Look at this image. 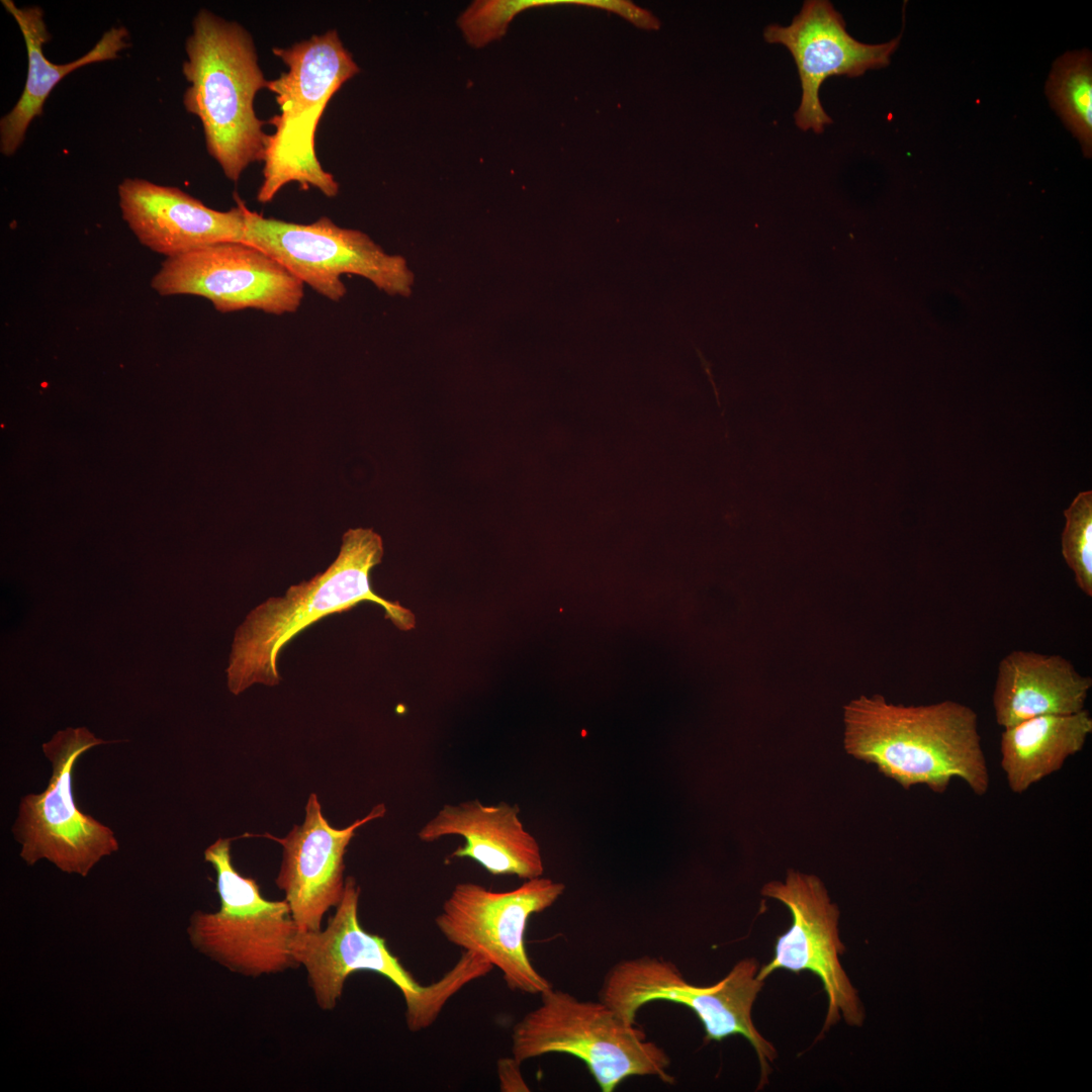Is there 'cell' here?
Here are the masks:
<instances>
[{"mask_svg":"<svg viewBox=\"0 0 1092 1092\" xmlns=\"http://www.w3.org/2000/svg\"><path fill=\"white\" fill-rule=\"evenodd\" d=\"M843 722L845 751L905 790L923 785L943 794L960 779L977 796L988 792L978 715L965 704L905 706L882 695L860 696L844 706Z\"/></svg>","mask_w":1092,"mask_h":1092,"instance_id":"obj_1","label":"cell"},{"mask_svg":"<svg viewBox=\"0 0 1092 1092\" xmlns=\"http://www.w3.org/2000/svg\"><path fill=\"white\" fill-rule=\"evenodd\" d=\"M382 556L377 533L350 529L343 535L339 555L324 572L255 607L235 632L225 670L230 692L237 696L253 685H279L277 662L283 647L310 625L362 602L379 605L399 630L413 629L414 614L378 596L371 586V570Z\"/></svg>","mask_w":1092,"mask_h":1092,"instance_id":"obj_2","label":"cell"},{"mask_svg":"<svg viewBox=\"0 0 1092 1092\" xmlns=\"http://www.w3.org/2000/svg\"><path fill=\"white\" fill-rule=\"evenodd\" d=\"M185 52L183 105L200 120L207 153L237 182L247 167L263 160L268 136L254 109L268 81L253 38L238 22L200 9Z\"/></svg>","mask_w":1092,"mask_h":1092,"instance_id":"obj_3","label":"cell"},{"mask_svg":"<svg viewBox=\"0 0 1092 1092\" xmlns=\"http://www.w3.org/2000/svg\"><path fill=\"white\" fill-rule=\"evenodd\" d=\"M273 54L287 71L267 85L279 113L270 119L274 131L266 140L257 200L268 203L293 182L301 189L313 187L327 197H335L339 184L317 160L314 135L327 104L359 67L336 29L288 48H274Z\"/></svg>","mask_w":1092,"mask_h":1092,"instance_id":"obj_4","label":"cell"},{"mask_svg":"<svg viewBox=\"0 0 1092 1092\" xmlns=\"http://www.w3.org/2000/svg\"><path fill=\"white\" fill-rule=\"evenodd\" d=\"M360 887L347 877L344 895L327 926L316 931H296L290 949L307 975L316 1005L324 1011L336 1008L350 975L370 971L388 979L405 1003V1021L413 1032L434 1023L446 1002L467 983L478 978L476 966L465 958L439 981L421 985L387 946L384 937L365 930L359 922Z\"/></svg>","mask_w":1092,"mask_h":1092,"instance_id":"obj_5","label":"cell"},{"mask_svg":"<svg viewBox=\"0 0 1092 1092\" xmlns=\"http://www.w3.org/2000/svg\"><path fill=\"white\" fill-rule=\"evenodd\" d=\"M540 996V1004L512 1030V1054L519 1063L554 1053L575 1057L603 1092L614 1091L632 1076L673 1083L664 1049L601 1000H579L553 988Z\"/></svg>","mask_w":1092,"mask_h":1092,"instance_id":"obj_6","label":"cell"},{"mask_svg":"<svg viewBox=\"0 0 1092 1092\" xmlns=\"http://www.w3.org/2000/svg\"><path fill=\"white\" fill-rule=\"evenodd\" d=\"M232 838H217L204 850L216 875L219 908L194 911L186 928L191 946L228 971L249 978L297 968L290 944L297 931L288 903L268 900L257 881L240 874Z\"/></svg>","mask_w":1092,"mask_h":1092,"instance_id":"obj_7","label":"cell"},{"mask_svg":"<svg viewBox=\"0 0 1092 1092\" xmlns=\"http://www.w3.org/2000/svg\"><path fill=\"white\" fill-rule=\"evenodd\" d=\"M242 242L262 250L332 301L346 295L345 274L363 277L392 296L412 292L414 274L403 257L387 254L365 233L341 228L327 216L296 223L265 217L246 206Z\"/></svg>","mask_w":1092,"mask_h":1092,"instance_id":"obj_8","label":"cell"},{"mask_svg":"<svg viewBox=\"0 0 1092 1092\" xmlns=\"http://www.w3.org/2000/svg\"><path fill=\"white\" fill-rule=\"evenodd\" d=\"M113 742L97 738L86 727H69L42 744L51 778L43 792L20 799L12 826L27 866L46 859L65 874L87 877L102 858L118 851L112 829L80 810L73 792L78 758L94 746Z\"/></svg>","mask_w":1092,"mask_h":1092,"instance_id":"obj_9","label":"cell"},{"mask_svg":"<svg viewBox=\"0 0 1092 1092\" xmlns=\"http://www.w3.org/2000/svg\"><path fill=\"white\" fill-rule=\"evenodd\" d=\"M564 890L563 883L543 876L510 891L458 883L435 923L450 943L497 968L512 991L540 995L552 985L530 961L526 929L530 917L551 907Z\"/></svg>","mask_w":1092,"mask_h":1092,"instance_id":"obj_10","label":"cell"},{"mask_svg":"<svg viewBox=\"0 0 1092 1092\" xmlns=\"http://www.w3.org/2000/svg\"><path fill=\"white\" fill-rule=\"evenodd\" d=\"M151 287L161 296L206 298L221 313L247 308L276 315L292 313L304 297L299 279L244 242L207 245L166 258Z\"/></svg>","mask_w":1092,"mask_h":1092,"instance_id":"obj_11","label":"cell"},{"mask_svg":"<svg viewBox=\"0 0 1092 1092\" xmlns=\"http://www.w3.org/2000/svg\"><path fill=\"white\" fill-rule=\"evenodd\" d=\"M761 895L785 904L792 924L777 938L774 958L759 968L757 978L764 981L777 970L809 971L820 979L827 996L822 1033L841 1018L848 1025H860L863 1008L839 960L844 952L838 933L839 910L822 881L789 870L784 881L766 883Z\"/></svg>","mask_w":1092,"mask_h":1092,"instance_id":"obj_12","label":"cell"},{"mask_svg":"<svg viewBox=\"0 0 1092 1092\" xmlns=\"http://www.w3.org/2000/svg\"><path fill=\"white\" fill-rule=\"evenodd\" d=\"M768 43L785 46L796 63L802 97L795 122L802 130L821 133L832 123L819 97L823 82L833 76L854 78L889 65L901 35L880 44L853 38L842 15L826 0H807L791 24H770L763 31Z\"/></svg>","mask_w":1092,"mask_h":1092,"instance_id":"obj_13","label":"cell"},{"mask_svg":"<svg viewBox=\"0 0 1092 1092\" xmlns=\"http://www.w3.org/2000/svg\"><path fill=\"white\" fill-rule=\"evenodd\" d=\"M383 804L374 806L363 818L345 828H335L324 816L315 794H310L304 820L284 836L263 834L283 848L275 884L284 893L298 931H316L331 908L343 898L346 878L345 854L356 831L382 818Z\"/></svg>","mask_w":1092,"mask_h":1092,"instance_id":"obj_14","label":"cell"},{"mask_svg":"<svg viewBox=\"0 0 1092 1092\" xmlns=\"http://www.w3.org/2000/svg\"><path fill=\"white\" fill-rule=\"evenodd\" d=\"M121 216L139 242L174 257L217 243L242 242L245 203L220 211L183 190L142 178H125L117 187Z\"/></svg>","mask_w":1092,"mask_h":1092,"instance_id":"obj_15","label":"cell"},{"mask_svg":"<svg viewBox=\"0 0 1092 1092\" xmlns=\"http://www.w3.org/2000/svg\"><path fill=\"white\" fill-rule=\"evenodd\" d=\"M600 1000L631 1024L636 1023L638 1010L652 1001L682 1004L702 1022L705 1041L727 1037L736 1009L735 987L727 976L710 986L693 985L673 963L649 956L622 960L612 967Z\"/></svg>","mask_w":1092,"mask_h":1092,"instance_id":"obj_16","label":"cell"},{"mask_svg":"<svg viewBox=\"0 0 1092 1092\" xmlns=\"http://www.w3.org/2000/svg\"><path fill=\"white\" fill-rule=\"evenodd\" d=\"M517 805L500 802L484 805L479 800L444 805L419 831L424 842L458 835L464 844L450 857L470 858L492 876L542 877L544 863L536 838L528 832Z\"/></svg>","mask_w":1092,"mask_h":1092,"instance_id":"obj_17","label":"cell"},{"mask_svg":"<svg viewBox=\"0 0 1092 1092\" xmlns=\"http://www.w3.org/2000/svg\"><path fill=\"white\" fill-rule=\"evenodd\" d=\"M1091 688V676L1060 654L1013 650L998 663L992 696L996 722L1005 729L1039 716L1078 713Z\"/></svg>","mask_w":1092,"mask_h":1092,"instance_id":"obj_18","label":"cell"},{"mask_svg":"<svg viewBox=\"0 0 1092 1092\" xmlns=\"http://www.w3.org/2000/svg\"><path fill=\"white\" fill-rule=\"evenodd\" d=\"M1 3L22 32L27 54L23 91L11 110L0 119V152L11 157L22 146L32 120L42 114L43 105L55 87L79 68L117 59L129 46V34L125 27L113 26L85 55L59 65L43 54V46L52 37L43 10L37 5L19 7L12 0H1Z\"/></svg>","mask_w":1092,"mask_h":1092,"instance_id":"obj_19","label":"cell"},{"mask_svg":"<svg viewBox=\"0 0 1092 1092\" xmlns=\"http://www.w3.org/2000/svg\"><path fill=\"white\" fill-rule=\"evenodd\" d=\"M1092 733V717L1084 709L1069 715H1046L1005 728L1001 734V767L1009 789L1022 794L1059 771L1080 752Z\"/></svg>","mask_w":1092,"mask_h":1092,"instance_id":"obj_20","label":"cell"},{"mask_svg":"<svg viewBox=\"0 0 1092 1092\" xmlns=\"http://www.w3.org/2000/svg\"><path fill=\"white\" fill-rule=\"evenodd\" d=\"M1046 94L1084 155L1092 153V59L1087 50L1069 52L1054 64Z\"/></svg>","mask_w":1092,"mask_h":1092,"instance_id":"obj_21","label":"cell"},{"mask_svg":"<svg viewBox=\"0 0 1092 1092\" xmlns=\"http://www.w3.org/2000/svg\"><path fill=\"white\" fill-rule=\"evenodd\" d=\"M1062 554L1077 586L1092 598V491L1079 492L1064 511Z\"/></svg>","mask_w":1092,"mask_h":1092,"instance_id":"obj_22","label":"cell"},{"mask_svg":"<svg viewBox=\"0 0 1092 1092\" xmlns=\"http://www.w3.org/2000/svg\"><path fill=\"white\" fill-rule=\"evenodd\" d=\"M519 1063L514 1057L509 1059L505 1058L498 1061L497 1074L499 1079V1087L503 1091H529L525 1084L520 1070Z\"/></svg>","mask_w":1092,"mask_h":1092,"instance_id":"obj_23","label":"cell"}]
</instances>
